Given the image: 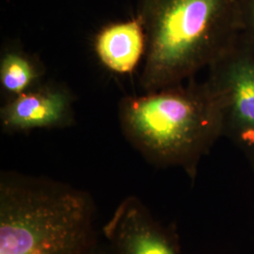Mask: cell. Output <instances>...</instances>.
<instances>
[{
	"label": "cell",
	"instance_id": "7a4b0ae2",
	"mask_svg": "<svg viewBox=\"0 0 254 254\" xmlns=\"http://www.w3.org/2000/svg\"><path fill=\"white\" fill-rule=\"evenodd\" d=\"M91 194L16 172L0 175V254H91L100 242Z\"/></svg>",
	"mask_w": 254,
	"mask_h": 254
},
{
	"label": "cell",
	"instance_id": "8992f818",
	"mask_svg": "<svg viewBox=\"0 0 254 254\" xmlns=\"http://www.w3.org/2000/svg\"><path fill=\"white\" fill-rule=\"evenodd\" d=\"M73 121L72 92L64 85L51 82L9 98L0 109V125L9 134L64 128L72 126Z\"/></svg>",
	"mask_w": 254,
	"mask_h": 254
},
{
	"label": "cell",
	"instance_id": "ba28073f",
	"mask_svg": "<svg viewBox=\"0 0 254 254\" xmlns=\"http://www.w3.org/2000/svg\"><path fill=\"white\" fill-rule=\"evenodd\" d=\"M45 67L39 58L16 46L5 47L0 56V85L8 99L43 84Z\"/></svg>",
	"mask_w": 254,
	"mask_h": 254
},
{
	"label": "cell",
	"instance_id": "5b68a950",
	"mask_svg": "<svg viewBox=\"0 0 254 254\" xmlns=\"http://www.w3.org/2000/svg\"><path fill=\"white\" fill-rule=\"evenodd\" d=\"M102 231L114 254H181L176 225L160 222L134 195L119 203Z\"/></svg>",
	"mask_w": 254,
	"mask_h": 254
},
{
	"label": "cell",
	"instance_id": "30bf717a",
	"mask_svg": "<svg viewBox=\"0 0 254 254\" xmlns=\"http://www.w3.org/2000/svg\"><path fill=\"white\" fill-rule=\"evenodd\" d=\"M91 254H114L112 250L110 249L109 244L105 240H100L99 244L95 248V250Z\"/></svg>",
	"mask_w": 254,
	"mask_h": 254
},
{
	"label": "cell",
	"instance_id": "9c48e42d",
	"mask_svg": "<svg viewBox=\"0 0 254 254\" xmlns=\"http://www.w3.org/2000/svg\"><path fill=\"white\" fill-rule=\"evenodd\" d=\"M240 32L254 44V0H239Z\"/></svg>",
	"mask_w": 254,
	"mask_h": 254
},
{
	"label": "cell",
	"instance_id": "52a82bcc",
	"mask_svg": "<svg viewBox=\"0 0 254 254\" xmlns=\"http://www.w3.org/2000/svg\"><path fill=\"white\" fill-rule=\"evenodd\" d=\"M147 40L141 20L130 19L103 27L94 38V51L110 72L132 73L145 57Z\"/></svg>",
	"mask_w": 254,
	"mask_h": 254
},
{
	"label": "cell",
	"instance_id": "277c9868",
	"mask_svg": "<svg viewBox=\"0 0 254 254\" xmlns=\"http://www.w3.org/2000/svg\"><path fill=\"white\" fill-rule=\"evenodd\" d=\"M207 82L218 97L223 136L245 155L254 171V44L241 32L210 64Z\"/></svg>",
	"mask_w": 254,
	"mask_h": 254
},
{
	"label": "cell",
	"instance_id": "3957f363",
	"mask_svg": "<svg viewBox=\"0 0 254 254\" xmlns=\"http://www.w3.org/2000/svg\"><path fill=\"white\" fill-rule=\"evenodd\" d=\"M239 0H139L147 47L142 89L180 84L209 67L240 33Z\"/></svg>",
	"mask_w": 254,
	"mask_h": 254
},
{
	"label": "cell",
	"instance_id": "6da1fadb",
	"mask_svg": "<svg viewBox=\"0 0 254 254\" xmlns=\"http://www.w3.org/2000/svg\"><path fill=\"white\" fill-rule=\"evenodd\" d=\"M118 115L124 136L146 161L180 168L192 183L202 157L223 136L221 107L206 81L124 97Z\"/></svg>",
	"mask_w": 254,
	"mask_h": 254
}]
</instances>
